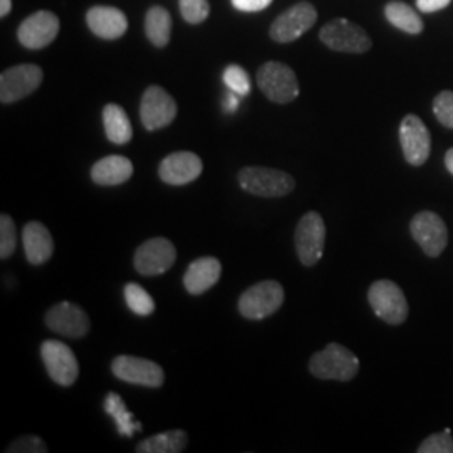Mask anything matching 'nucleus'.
I'll use <instances>...</instances> for the list:
<instances>
[{"mask_svg": "<svg viewBox=\"0 0 453 453\" xmlns=\"http://www.w3.org/2000/svg\"><path fill=\"white\" fill-rule=\"evenodd\" d=\"M203 172V163L200 160L198 155L192 151H175L163 158V162L158 166V175L160 179L173 185H187L198 179Z\"/></svg>", "mask_w": 453, "mask_h": 453, "instance_id": "a211bd4d", "label": "nucleus"}, {"mask_svg": "<svg viewBox=\"0 0 453 453\" xmlns=\"http://www.w3.org/2000/svg\"><path fill=\"white\" fill-rule=\"evenodd\" d=\"M111 372L114 376L125 383L140 385L146 388H160L165 381V372L155 361L145 357L121 355L113 359Z\"/></svg>", "mask_w": 453, "mask_h": 453, "instance_id": "1a4fd4ad", "label": "nucleus"}, {"mask_svg": "<svg viewBox=\"0 0 453 453\" xmlns=\"http://www.w3.org/2000/svg\"><path fill=\"white\" fill-rule=\"evenodd\" d=\"M104 411L113 418L118 428V434L123 437H133L136 430H142V423L134 420V417L127 410L125 402L121 400L119 395L116 393H108L104 398Z\"/></svg>", "mask_w": 453, "mask_h": 453, "instance_id": "a878e982", "label": "nucleus"}, {"mask_svg": "<svg viewBox=\"0 0 453 453\" xmlns=\"http://www.w3.org/2000/svg\"><path fill=\"white\" fill-rule=\"evenodd\" d=\"M41 357L49 376L61 387H73L80 376V365L73 349L61 341L48 340L41 346Z\"/></svg>", "mask_w": 453, "mask_h": 453, "instance_id": "6e6552de", "label": "nucleus"}, {"mask_svg": "<svg viewBox=\"0 0 453 453\" xmlns=\"http://www.w3.org/2000/svg\"><path fill=\"white\" fill-rule=\"evenodd\" d=\"M368 301L374 314L385 323L398 326L408 318V303L400 286L391 280H376L370 286Z\"/></svg>", "mask_w": 453, "mask_h": 453, "instance_id": "39448f33", "label": "nucleus"}, {"mask_svg": "<svg viewBox=\"0 0 453 453\" xmlns=\"http://www.w3.org/2000/svg\"><path fill=\"white\" fill-rule=\"evenodd\" d=\"M59 34V19L49 11H39L27 17L17 29L20 44L27 49L49 46Z\"/></svg>", "mask_w": 453, "mask_h": 453, "instance_id": "f3484780", "label": "nucleus"}, {"mask_svg": "<svg viewBox=\"0 0 453 453\" xmlns=\"http://www.w3.org/2000/svg\"><path fill=\"white\" fill-rule=\"evenodd\" d=\"M319 39L323 41L324 46L338 52L363 54L372 46L366 31L348 19H336L333 22H327L319 33Z\"/></svg>", "mask_w": 453, "mask_h": 453, "instance_id": "0eeeda50", "label": "nucleus"}, {"mask_svg": "<svg viewBox=\"0 0 453 453\" xmlns=\"http://www.w3.org/2000/svg\"><path fill=\"white\" fill-rule=\"evenodd\" d=\"M12 9V0H0V17L9 16Z\"/></svg>", "mask_w": 453, "mask_h": 453, "instance_id": "4c0bfd02", "label": "nucleus"}, {"mask_svg": "<svg viewBox=\"0 0 453 453\" xmlns=\"http://www.w3.org/2000/svg\"><path fill=\"white\" fill-rule=\"evenodd\" d=\"M17 247V228L9 215L0 217V259H9Z\"/></svg>", "mask_w": 453, "mask_h": 453, "instance_id": "c85d7f7f", "label": "nucleus"}, {"mask_svg": "<svg viewBox=\"0 0 453 453\" xmlns=\"http://www.w3.org/2000/svg\"><path fill=\"white\" fill-rule=\"evenodd\" d=\"M180 12L190 24H200L211 14L209 0H180Z\"/></svg>", "mask_w": 453, "mask_h": 453, "instance_id": "7c9ffc66", "label": "nucleus"}, {"mask_svg": "<svg viewBox=\"0 0 453 453\" xmlns=\"http://www.w3.org/2000/svg\"><path fill=\"white\" fill-rule=\"evenodd\" d=\"M86 22L97 37L108 41L121 37L128 29V19L116 7H93L86 14Z\"/></svg>", "mask_w": 453, "mask_h": 453, "instance_id": "6ab92c4d", "label": "nucleus"}, {"mask_svg": "<svg viewBox=\"0 0 453 453\" xmlns=\"http://www.w3.org/2000/svg\"><path fill=\"white\" fill-rule=\"evenodd\" d=\"M48 450L46 441L37 435H24L17 438L7 449L9 453H46Z\"/></svg>", "mask_w": 453, "mask_h": 453, "instance_id": "72a5a7b5", "label": "nucleus"}, {"mask_svg": "<svg viewBox=\"0 0 453 453\" xmlns=\"http://www.w3.org/2000/svg\"><path fill=\"white\" fill-rule=\"evenodd\" d=\"M237 180L243 192L264 198L286 196L296 187L289 173L265 166H245L239 172Z\"/></svg>", "mask_w": 453, "mask_h": 453, "instance_id": "f03ea898", "label": "nucleus"}, {"mask_svg": "<svg viewBox=\"0 0 453 453\" xmlns=\"http://www.w3.org/2000/svg\"><path fill=\"white\" fill-rule=\"evenodd\" d=\"M385 16L389 24H393L396 29L408 34H420L423 31V20L417 14L415 9H411L405 2L393 0L385 7Z\"/></svg>", "mask_w": 453, "mask_h": 453, "instance_id": "bb28decb", "label": "nucleus"}, {"mask_svg": "<svg viewBox=\"0 0 453 453\" xmlns=\"http://www.w3.org/2000/svg\"><path fill=\"white\" fill-rule=\"evenodd\" d=\"M125 301H127V306L131 309V312L138 316H150L157 308L153 297L140 284H134V282L125 286Z\"/></svg>", "mask_w": 453, "mask_h": 453, "instance_id": "cd10ccee", "label": "nucleus"}, {"mask_svg": "<svg viewBox=\"0 0 453 453\" xmlns=\"http://www.w3.org/2000/svg\"><path fill=\"white\" fill-rule=\"evenodd\" d=\"M450 2L452 0H417V7L420 12L432 14V12H437V11L449 7Z\"/></svg>", "mask_w": 453, "mask_h": 453, "instance_id": "c9c22d12", "label": "nucleus"}, {"mask_svg": "<svg viewBox=\"0 0 453 453\" xmlns=\"http://www.w3.org/2000/svg\"><path fill=\"white\" fill-rule=\"evenodd\" d=\"M42 69L35 65L9 67L0 76V101L11 104L33 95L42 82Z\"/></svg>", "mask_w": 453, "mask_h": 453, "instance_id": "9b49d317", "label": "nucleus"}, {"mask_svg": "<svg viewBox=\"0 0 453 453\" xmlns=\"http://www.w3.org/2000/svg\"><path fill=\"white\" fill-rule=\"evenodd\" d=\"M316 20H318L316 7L309 2H299L275 19L271 26V37L275 42H280V44L294 42L303 34L308 33L309 29L316 24Z\"/></svg>", "mask_w": 453, "mask_h": 453, "instance_id": "9d476101", "label": "nucleus"}, {"mask_svg": "<svg viewBox=\"0 0 453 453\" xmlns=\"http://www.w3.org/2000/svg\"><path fill=\"white\" fill-rule=\"evenodd\" d=\"M411 237L420 245L421 250L428 257H438L447 243H449V230L441 217L435 211H420L411 219L410 224Z\"/></svg>", "mask_w": 453, "mask_h": 453, "instance_id": "f8f14e48", "label": "nucleus"}, {"mask_svg": "<svg viewBox=\"0 0 453 453\" xmlns=\"http://www.w3.org/2000/svg\"><path fill=\"white\" fill-rule=\"evenodd\" d=\"M309 372L319 380L351 381L359 372V359L342 344L329 342L309 359Z\"/></svg>", "mask_w": 453, "mask_h": 453, "instance_id": "f257e3e1", "label": "nucleus"}, {"mask_svg": "<svg viewBox=\"0 0 453 453\" xmlns=\"http://www.w3.org/2000/svg\"><path fill=\"white\" fill-rule=\"evenodd\" d=\"M188 437L183 430H170L146 438L138 443V453H181L187 449Z\"/></svg>", "mask_w": 453, "mask_h": 453, "instance_id": "b1692460", "label": "nucleus"}, {"mask_svg": "<svg viewBox=\"0 0 453 453\" xmlns=\"http://www.w3.org/2000/svg\"><path fill=\"white\" fill-rule=\"evenodd\" d=\"M177 116V103L160 86L146 88L142 104L140 118L148 131L162 130L168 127Z\"/></svg>", "mask_w": 453, "mask_h": 453, "instance_id": "4468645a", "label": "nucleus"}, {"mask_svg": "<svg viewBox=\"0 0 453 453\" xmlns=\"http://www.w3.org/2000/svg\"><path fill=\"white\" fill-rule=\"evenodd\" d=\"M224 82L230 91L237 93L241 97L247 96L250 93L249 74L241 65H226V69L224 71Z\"/></svg>", "mask_w": 453, "mask_h": 453, "instance_id": "c756f323", "label": "nucleus"}, {"mask_svg": "<svg viewBox=\"0 0 453 453\" xmlns=\"http://www.w3.org/2000/svg\"><path fill=\"white\" fill-rule=\"evenodd\" d=\"M222 275V264L215 257L194 260L183 275V286L188 294L200 296L211 289Z\"/></svg>", "mask_w": 453, "mask_h": 453, "instance_id": "aec40b11", "label": "nucleus"}, {"mask_svg": "<svg viewBox=\"0 0 453 453\" xmlns=\"http://www.w3.org/2000/svg\"><path fill=\"white\" fill-rule=\"evenodd\" d=\"M133 177V163L121 155L104 157L91 168V180L99 187H116Z\"/></svg>", "mask_w": 453, "mask_h": 453, "instance_id": "4be33fe9", "label": "nucleus"}, {"mask_svg": "<svg viewBox=\"0 0 453 453\" xmlns=\"http://www.w3.org/2000/svg\"><path fill=\"white\" fill-rule=\"evenodd\" d=\"M239 97L241 96L237 93H234V91H230L228 95H226V97H224V110H226V113H235L237 111Z\"/></svg>", "mask_w": 453, "mask_h": 453, "instance_id": "e433bc0d", "label": "nucleus"}, {"mask_svg": "<svg viewBox=\"0 0 453 453\" xmlns=\"http://www.w3.org/2000/svg\"><path fill=\"white\" fill-rule=\"evenodd\" d=\"M145 33L150 42L157 48H163L170 42L172 17L166 9H163L160 5H155L146 12Z\"/></svg>", "mask_w": 453, "mask_h": 453, "instance_id": "393cba45", "label": "nucleus"}, {"mask_svg": "<svg viewBox=\"0 0 453 453\" xmlns=\"http://www.w3.org/2000/svg\"><path fill=\"white\" fill-rule=\"evenodd\" d=\"M26 257L33 265L46 264L54 252V241L48 226L41 222H29L22 230Z\"/></svg>", "mask_w": 453, "mask_h": 453, "instance_id": "412c9836", "label": "nucleus"}, {"mask_svg": "<svg viewBox=\"0 0 453 453\" xmlns=\"http://www.w3.org/2000/svg\"><path fill=\"white\" fill-rule=\"evenodd\" d=\"M46 326L59 336L80 340L89 333L91 321L84 309L74 303L63 301L46 312Z\"/></svg>", "mask_w": 453, "mask_h": 453, "instance_id": "2eb2a0df", "label": "nucleus"}, {"mask_svg": "<svg viewBox=\"0 0 453 453\" xmlns=\"http://www.w3.org/2000/svg\"><path fill=\"white\" fill-rule=\"evenodd\" d=\"M418 453H453L452 432L447 428L445 432L425 438L418 447Z\"/></svg>", "mask_w": 453, "mask_h": 453, "instance_id": "2f4dec72", "label": "nucleus"}, {"mask_svg": "<svg viewBox=\"0 0 453 453\" xmlns=\"http://www.w3.org/2000/svg\"><path fill=\"white\" fill-rule=\"evenodd\" d=\"M445 166H447V170L453 175V148H450V150L447 151V155H445Z\"/></svg>", "mask_w": 453, "mask_h": 453, "instance_id": "58836bf2", "label": "nucleus"}, {"mask_svg": "<svg viewBox=\"0 0 453 453\" xmlns=\"http://www.w3.org/2000/svg\"><path fill=\"white\" fill-rule=\"evenodd\" d=\"M400 143L406 162L421 166L428 160L432 150V136L417 114H406L400 125Z\"/></svg>", "mask_w": 453, "mask_h": 453, "instance_id": "dca6fc26", "label": "nucleus"}, {"mask_svg": "<svg viewBox=\"0 0 453 453\" xmlns=\"http://www.w3.org/2000/svg\"><path fill=\"white\" fill-rule=\"evenodd\" d=\"M260 91L277 104H288L299 96V81L289 65L271 61L257 73Z\"/></svg>", "mask_w": 453, "mask_h": 453, "instance_id": "20e7f679", "label": "nucleus"}, {"mask_svg": "<svg viewBox=\"0 0 453 453\" xmlns=\"http://www.w3.org/2000/svg\"><path fill=\"white\" fill-rule=\"evenodd\" d=\"M284 303V288L275 280H264L243 292L239 299V312L245 319L260 321L279 311Z\"/></svg>", "mask_w": 453, "mask_h": 453, "instance_id": "7ed1b4c3", "label": "nucleus"}, {"mask_svg": "<svg viewBox=\"0 0 453 453\" xmlns=\"http://www.w3.org/2000/svg\"><path fill=\"white\" fill-rule=\"evenodd\" d=\"M297 257L304 265H316L323 259L326 243V226L323 217L318 211H308L303 215L294 234Z\"/></svg>", "mask_w": 453, "mask_h": 453, "instance_id": "423d86ee", "label": "nucleus"}, {"mask_svg": "<svg viewBox=\"0 0 453 453\" xmlns=\"http://www.w3.org/2000/svg\"><path fill=\"white\" fill-rule=\"evenodd\" d=\"M271 4L273 0H232V5L241 12H259Z\"/></svg>", "mask_w": 453, "mask_h": 453, "instance_id": "f704fd0d", "label": "nucleus"}, {"mask_svg": "<svg viewBox=\"0 0 453 453\" xmlns=\"http://www.w3.org/2000/svg\"><path fill=\"white\" fill-rule=\"evenodd\" d=\"M103 125L108 140L114 145H127L133 138L130 118L119 104H106L103 110Z\"/></svg>", "mask_w": 453, "mask_h": 453, "instance_id": "5701e85b", "label": "nucleus"}, {"mask_svg": "<svg viewBox=\"0 0 453 453\" xmlns=\"http://www.w3.org/2000/svg\"><path fill=\"white\" fill-rule=\"evenodd\" d=\"M434 113L438 123L453 130V91H441L434 99Z\"/></svg>", "mask_w": 453, "mask_h": 453, "instance_id": "473e14b6", "label": "nucleus"}, {"mask_svg": "<svg viewBox=\"0 0 453 453\" xmlns=\"http://www.w3.org/2000/svg\"><path fill=\"white\" fill-rule=\"evenodd\" d=\"M177 249L168 239L155 237L142 243L134 252V269L138 274L162 275L173 267Z\"/></svg>", "mask_w": 453, "mask_h": 453, "instance_id": "ddd939ff", "label": "nucleus"}]
</instances>
